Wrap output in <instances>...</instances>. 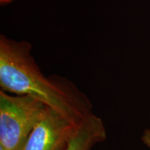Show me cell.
Wrapping results in <instances>:
<instances>
[{"mask_svg": "<svg viewBox=\"0 0 150 150\" xmlns=\"http://www.w3.org/2000/svg\"><path fill=\"white\" fill-rule=\"evenodd\" d=\"M32 45L0 35V86L6 93L27 95L80 125L93 113L92 103L65 77L46 76L32 55Z\"/></svg>", "mask_w": 150, "mask_h": 150, "instance_id": "cell-1", "label": "cell"}, {"mask_svg": "<svg viewBox=\"0 0 150 150\" xmlns=\"http://www.w3.org/2000/svg\"><path fill=\"white\" fill-rule=\"evenodd\" d=\"M47 106L33 97L0 90V148L22 150Z\"/></svg>", "mask_w": 150, "mask_h": 150, "instance_id": "cell-2", "label": "cell"}, {"mask_svg": "<svg viewBox=\"0 0 150 150\" xmlns=\"http://www.w3.org/2000/svg\"><path fill=\"white\" fill-rule=\"evenodd\" d=\"M79 125L47 106L22 150H66Z\"/></svg>", "mask_w": 150, "mask_h": 150, "instance_id": "cell-3", "label": "cell"}, {"mask_svg": "<svg viewBox=\"0 0 150 150\" xmlns=\"http://www.w3.org/2000/svg\"><path fill=\"white\" fill-rule=\"evenodd\" d=\"M106 138V131L102 120L93 112L79 125L66 150H91Z\"/></svg>", "mask_w": 150, "mask_h": 150, "instance_id": "cell-4", "label": "cell"}, {"mask_svg": "<svg viewBox=\"0 0 150 150\" xmlns=\"http://www.w3.org/2000/svg\"><path fill=\"white\" fill-rule=\"evenodd\" d=\"M142 141L147 147L150 148V129H145L143 132L142 136Z\"/></svg>", "mask_w": 150, "mask_h": 150, "instance_id": "cell-5", "label": "cell"}, {"mask_svg": "<svg viewBox=\"0 0 150 150\" xmlns=\"http://www.w3.org/2000/svg\"><path fill=\"white\" fill-rule=\"evenodd\" d=\"M14 0H0V4L1 6H5L7 4H9L11 2H13Z\"/></svg>", "mask_w": 150, "mask_h": 150, "instance_id": "cell-6", "label": "cell"}]
</instances>
